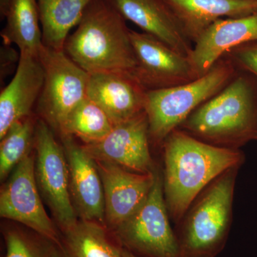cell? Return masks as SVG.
Listing matches in <instances>:
<instances>
[{
    "mask_svg": "<svg viewBox=\"0 0 257 257\" xmlns=\"http://www.w3.org/2000/svg\"><path fill=\"white\" fill-rule=\"evenodd\" d=\"M163 152L164 195L170 219L177 224L203 189L225 171L241 167V150L209 145L177 128L165 139Z\"/></svg>",
    "mask_w": 257,
    "mask_h": 257,
    "instance_id": "obj_1",
    "label": "cell"
},
{
    "mask_svg": "<svg viewBox=\"0 0 257 257\" xmlns=\"http://www.w3.org/2000/svg\"><path fill=\"white\" fill-rule=\"evenodd\" d=\"M13 0H0V15L2 18H6L9 14Z\"/></svg>",
    "mask_w": 257,
    "mask_h": 257,
    "instance_id": "obj_27",
    "label": "cell"
},
{
    "mask_svg": "<svg viewBox=\"0 0 257 257\" xmlns=\"http://www.w3.org/2000/svg\"><path fill=\"white\" fill-rule=\"evenodd\" d=\"M20 58L18 52L12 47V45L3 43L1 47V79L5 77L15 62H19Z\"/></svg>",
    "mask_w": 257,
    "mask_h": 257,
    "instance_id": "obj_26",
    "label": "cell"
},
{
    "mask_svg": "<svg viewBox=\"0 0 257 257\" xmlns=\"http://www.w3.org/2000/svg\"><path fill=\"white\" fill-rule=\"evenodd\" d=\"M35 155L31 152L11 172L0 192V216L20 223L60 245V232L42 203L35 179Z\"/></svg>",
    "mask_w": 257,
    "mask_h": 257,
    "instance_id": "obj_9",
    "label": "cell"
},
{
    "mask_svg": "<svg viewBox=\"0 0 257 257\" xmlns=\"http://www.w3.org/2000/svg\"><path fill=\"white\" fill-rule=\"evenodd\" d=\"M6 19L1 32L3 43L14 44L20 53L38 56L43 44L37 0H13Z\"/></svg>",
    "mask_w": 257,
    "mask_h": 257,
    "instance_id": "obj_21",
    "label": "cell"
},
{
    "mask_svg": "<svg viewBox=\"0 0 257 257\" xmlns=\"http://www.w3.org/2000/svg\"><path fill=\"white\" fill-rule=\"evenodd\" d=\"M44 46L64 50L69 32L77 26L92 0H37Z\"/></svg>",
    "mask_w": 257,
    "mask_h": 257,
    "instance_id": "obj_20",
    "label": "cell"
},
{
    "mask_svg": "<svg viewBox=\"0 0 257 257\" xmlns=\"http://www.w3.org/2000/svg\"><path fill=\"white\" fill-rule=\"evenodd\" d=\"M193 44L212 24L257 13V0H165Z\"/></svg>",
    "mask_w": 257,
    "mask_h": 257,
    "instance_id": "obj_18",
    "label": "cell"
},
{
    "mask_svg": "<svg viewBox=\"0 0 257 257\" xmlns=\"http://www.w3.org/2000/svg\"><path fill=\"white\" fill-rule=\"evenodd\" d=\"M37 119L33 115L15 122L1 139L0 179L5 180L35 145Z\"/></svg>",
    "mask_w": 257,
    "mask_h": 257,
    "instance_id": "obj_23",
    "label": "cell"
},
{
    "mask_svg": "<svg viewBox=\"0 0 257 257\" xmlns=\"http://www.w3.org/2000/svg\"><path fill=\"white\" fill-rule=\"evenodd\" d=\"M146 111L114 125L101 141L82 145L96 161L111 162L138 173H152L157 167L150 152Z\"/></svg>",
    "mask_w": 257,
    "mask_h": 257,
    "instance_id": "obj_11",
    "label": "cell"
},
{
    "mask_svg": "<svg viewBox=\"0 0 257 257\" xmlns=\"http://www.w3.org/2000/svg\"><path fill=\"white\" fill-rule=\"evenodd\" d=\"M60 139L68 164L69 190L77 216L81 220L105 226L104 189L95 160L74 137L60 135Z\"/></svg>",
    "mask_w": 257,
    "mask_h": 257,
    "instance_id": "obj_13",
    "label": "cell"
},
{
    "mask_svg": "<svg viewBox=\"0 0 257 257\" xmlns=\"http://www.w3.org/2000/svg\"><path fill=\"white\" fill-rule=\"evenodd\" d=\"M147 92L132 74L102 72L89 74L87 97L116 125L145 111Z\"/></svg>",
    "mask_w": 257,
    "mask_h": 257,
    "instance_id": "obj_14",
    "label": "cell"
},
{
    "mask_svg": "<svg viewBox=\"0 0 257 257\" xmlns=\"http://www.w3.org/2000/svg\"><path fill=\"white\" fill-rule=\"evenodd\" d=\"M39 59L45 72L37 112L53 130L60 132L69 114L87 98L89 74L64 50L42 46Z\"/></svg>",
    "mask_w": 257,
    "mask_h": 257,
    "instance_id": "obj_7",
    "label": "cell"
},
{
    "mask_svg": "<svg viewBox=\"0 0 257 257\" xmlns=\"http://www.w3.org/2000/svg\"><path fill=\"white\" fill-rule=\"evenodd\" d=\"M53 257H65L62 249H61L59 245L55 244L53 247V252H52Z\"/></svg>",
    "mask_w": 257,
    "mask_h": 257,
    "instance_id": "obj_28",
    "label": "cell"
},
{
    "mask_svg": "<svg viewBox=\"0 0 257 257\" xmlns=\"http://www.w3.org/2000/svg\"><path fill=\"white\" fill-rule=\"evenodd\" d=\"M95 162L104 189L105 226L111 231L147 200L155 182V170L142 174L111 162Z\"/></svg>",
    "mask_w": 257,
    "mask_h": 257,
    "instance_id": "obj_12",
    "label": "cell"
},
{
    "mask_svg": "<svg viewBox=\"0 0 257 257\" xmlns=\"http://www.w3.org/2000/svg\"><path fill=\"white\" fill-rule=\"evenodd\" d=\"M238 70L222 57L199 78L175 87L147 90L145 111L150 143L162 148L165 139L203 103L217 94Z\"/></svg>",
    "mask_w": 257,
    "mask_h": 257,
    "instance_id": "obj_5",
    "label": "cell"
},
{
    "mask_svg": "<svg viewBox=\"0 0 257 257\" xmlns=\"http://www.w3.org/2000/svg\"><path fill=\"white\" fill-rule=\"evenodd\" d=\"M179 128L214 146L240 150L257 141V80L238 70L217 94L189 115Z\"/></svg>",
    "mask_w": 257,
    "mask_h": 257,
    "instance_id": "obj_2",
    "label": "cell"
},
{
    "mask_svg": "<svg viewBox=\"0 0 257 257\" xmlns=\"http://www.w3.org/2000/svg\"><path fill=\"white\" fill-rule=\"evenodd\" d=\"M121 253H122V257H138L124 248H121Z\"/></svg>",
    "mask_w": 257,
    "mask_h": 257,
    "instance_id": "obj_29",
    "label": "cell"
},
{
    "mask_svg": "<svg viewBox=\"0 0 257 257\" xmlns=\"http://www.w3.org/2000/svg\"><path fill=\"white\" fill-rule=\"evenodd\" d=\"M256 42L257 13L218 20L194 42L190 57L194 70L202 77L230 50Z\"/></svg>",
    "mask_w": 257,
    "mask_h": 257,
    "instance_id": "obj_16",
    "label": "cell"
},
{
    "mask_svg": "<svg viewBox=\"0 0 257 257\" xmlns=\"http://www.w3.org/2000/svg\"><path fill=\"white\" fill-rule=\"evenodd\" d=\"M138 66L135 78L147 90L185 84L199 78L189 57L145 32L130 30Z\"/></svg>",
    "mask_w": 257,
    "mask_h": 257,
    "instance_id": "obj_10",
    "label": "cell"
},
{
    "mask_svg": "<svg viewBox=\"0 0 257 257\" xmlns=\"http://www.w3.org/2000/svg\"><path fill=\"white\" fill-rule=\"evenodd\" d=\"M224 57L231 61L237 70L251 74L257 80V42L232 49Z\"/></svg>",
    "mask_w": 257,
    "mask_h": 257,
    "instance_id": "obj_25",
    "label": "cell"
},
{
    "mask_svg": "<svg viewBox=\"0 0 257 257\" xmlns=\"http://www.w3.org/2000/svg\"><path fill=\"white\" fill-rule=\"evenodd\" d=\"M34 147L37 187L62 232L74 226L79 219L71 198L63 147L56 140L52 128L40 118L37 119Z\"/></svg>",
    "mask_w": 257,
    "mask_h": 257,
    "instance_id": "obj_8",
    "label": "cell"
},
{
    "mask_svg": "<svg viewBox=\"0 0 257 257\" xmlns=\"http://www.w3.org/2000/svg\"><path fill=\"white\" fill-rule=\"evenodd\" d=\"M130 30L126 20L106 0H92L75 31L67 37L64 51L89 74L134 76L138 61Z\"/></svg>",
    "mask_w": 257,
    "mask_h": 257,
    "instance_id": "obj_3",
    "label": "cell"
},
{
    "mask_svg": "<svg viewBox=\"0 0 257 257\" xmlns=\"http://www.w3.org/2000/svg\"><path fill=\"white\" fill-rule=\"evenodd\" d=\"M20 54L14 77L0 94V140L15 122L32 114L45 81L38 56Z\"/></svg>",
    "mask_w": 257,
    "mask_h": 257,
    "instance_id": "obj_17",
    "label": "cell"
},
{
    "mask_svg": "<svg viewBox=\"0 0 257 257\" xmlns=\"http://www.w3.org/2000/svg\"><path fill=\"white\" fill-rule=\"evenodd\" d=\"M6 255L5 257H53L54 245L37 233H30L16 226L3 229Z\"/></svg>",
    "mask_w": 257,
    "mask_h": 257,
    "instance_id": "obj_24",
    "label": "cell"
},
{
    "mask_svg": "<svg viewBox=\"0 0 257 257\" xmlns=\"http://www.w3.org/2000/svg\"><path fill=\"white\" fill-rule=\"evenodd\" d=\"M163 191L162 169L147 200L133 216L111 232L121 247L138 257H179V246Z\"/></svg>",
    "mask_w": 257,
    "mask_h": 257,
    "instance_id": "obj_6",
    "label": "cell"
},
{
    "mask_svg": "<svg viewBox=\"0 0 257 257\" xmlns=\"http://www.w3.org/2000/svg\"><path fill=\"white\" fill-rule=\"evenodd\" d=\"M114 124L105 111L90 99L86 98L62 124L59 134L79 139L84 145L101 141L111 133Z\"/></svg>",
    "mask_w": 257,
    "mask_h": 257,
    "instance_id": "obj_22",
    "label": "cell"
},
{
    "mask_svg": "<svg viewBox=\"0 0 257 257\" xmlns=\"http://www.w3.org/2000/svg\"><path fill=\"white\" fill-rule=\"evenodd\" d=\"M126 20L190 58L192 42L165 0H106Z\"/></svg>",
    "mask_w": 257,
    "mask_h": 257,
    "instance_id": "obj_15",
    "label": "cell"
},
{
    "mask_svg": "<svg viewBox=\"0 0 257 257\" xmlns=\"http://www.w3.org/2000/svg\"><path fill=\"white\" fill-rule=\"evenodd\" d=\"M240 168H230L214 179L176 224L179 257H216L223 251L232 224Z\"/></svg>",
    "mask_w": 257,
    "mask_h": 257,
    "instance_id": "obj_4",
    "label": "cell"
},
{
    "mask_svg": "<svg viewBox=\"0 0 257 257\" xmlns=\"http://www.w3.org/2000/svg\"><path fill=\"white\" fill-rule=\"evenodd\" d=\"M60 247L65 257H122L121 245L104 225L79 220L60 233Z\"/></svg>",
    "mask_w": 257,
    "mask_h": 257,
    "instance_id": "obj_19",
    "label": "cell"
}]
</instances>
